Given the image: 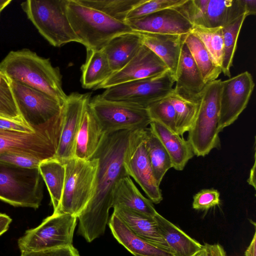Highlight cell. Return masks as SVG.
<instances>
[{
    "instance_id": "cell-36",
    "label": "cell",
    "mask_w": 256,
    "mask_h": 256,
    "mask_svg": "<svg viewBox=\"0 0 256 256\" xmlns=\"http://www.w3.org/2000/svg\"><path fill=\"white\" fill-rule=\"evenodd\" d=\"M0 118L24 122L17 108L10 86V80L1 72H0Z\"/></svg>"
},
{
    "instance_id": "cell-1",
    "label": "cell",
    "mask_w": 256,
    "mask_h": 256,
    "mask_svg": "<svg viewBox=\"0 0 256 256\" xmlns=\"http://www.w3.org/2000/svg\"><path fill=\"white\" fill-rule=\"evenodd\" d=\"M132 131L105 133L92 156L98 160L95 192L77 218L78 234L87 242H90L104 234L108 222L109 210L112 208L115 186L119 180L129 176L124 160Z\"/></svg>"
},
{
    "instance_id": "cell-31",
    "label": "cell",
    "mask_w": 256,
    "mask_h": 256,
    "mask_svg": "<svg viewBox=\"0 0 256 256\" xmlns=\"http://www.w3.org/2000/svg\"><path fill=\"white\" fill-rule=\"evenodd\" d=\"M145 146L154 178L160 186L166 172L172 168L170 157L160 140L150 128H145Z\"/></svg>"
},
{
    "instance_id": "cell-8",
    "label": "cell",
    "mask_w": 256,
    "mask_h": 256,
    "mask_svg": "<svg viewBox=\"0 0 256 256\" xmlns=\"http://www.w3.org/2000/svg\"><path fill=\"white\" fill-rule=\"evenodd\" d=\"M38 168L19 167L0 161V200L14 207L38 208L43 198Z\"/></svg>"
},
{
    "instance_id": "cell-12",
    "label": "cell",
    "mask_w": 256,
    "mask_h": 256,
    "mask_svg": "<svg viewBox=\"0 0 256 256\" xmlns=\"http://www.w3.org/2000/svg\"><path fill=\"white\" fill-rule=\"evenodd\" d=\"M177 8L194 27L222 28L246 14L242 0H186Z\"/></svg>"
},
{
    "instance_id": "cell-48",
    "label": "cell",
    "mask_w": 256,
    "mask_h": 256,
    "mask_svg": "<svg viewBox=\"0 0 256 256\" xmlns=\"http://www.w3.org/2000/svg\"><path fill=\"white\" fill-rule=\"evenodd\" d=\"M12 2L11 0H0V12Z\"/></svg>"
},
{
    "instance_id": "cell-20",
    "label": "cell",
    "mask_w": 256,
    "mask_h": 256,
    "mask_svg": "<svg viewBox=\"0 0 256 256\" xmlns=\"http://www.w3.org/2000/svg\"><path fill=\"white\" fill-rule=\"evenodd\" d=\"M108 224L117 241L134 256H174L136 234L114 212Z\"/></svg>"
},
{
    "instance_id": "cell-32",
    "label": "cell",
    "mask_w": 256,
    "mask_h": 256,
    "mask_svg": "<svg viewBox=\"0 0 256 256\" xmlns=\"http://www.w3.org/2000/svg\"><path fill=\"white\" fill-rule=\"evenodd\" d=\"M244 14L222 28L223 38V55L221 66L222 72L230 78V68L232 65L238 36L243 23L247 17Z\"/></svg>"
},
{
    "instance_id": "cell-29",
    "label": "cell",
    "mask_w": 256,
    "mask_h": 256,
    "mask_svg": "<svg viewBox=\"0 0 256 256\" xmlns=\"http://www.w3.org/2000/svg\"><path fill=\"white\" fill-rule=\"evenodd\" d=\"M38 170L49 192L54 212L60 206L64 187V164L54 158L42 161Z\"/></svg>"
},
{
    "instance_id": "cell-19",
    "label": "cell",
    "mask_w": 256,
    "mask_h": 256,
    "mask_svg": "<svg viewBox=\"0 0 256 256\" xmlns=\"http://www.w3.org/2000/svg\"><path fill=\"white\" fill-rule=\"evenodd\" d=\"M174 92L179 96L198 102L206 84L190 50L184 42L175 75Z\"/></svg>"
},
{
    "instance_id": "cell-22",
    "label": "cell",
    "mask_w": 256,
    "mask_h": 256,
    "mask_svg": "<svg viewBox=\"0 0 256 256\" xmlns=\"http://www.w3.org/2000/svg\"><path fill=\"white\" fill-rule=\"evenodd\" d=\"M140 33L142 44L162 60L174 78L186 34Z\"/></svg>"
},
{
    "instance_id": "cell-7",
    "label": "cell",
    "mask_w": 256,
    "mask_h": 256,
    "mask_svg": "<svg viewBox=\"0 0 256 256\" xmlns=\"http://www.w3.org/2000/svg\"><path fill=\"white\" fill-rule=\"evenodd\" d=\"M68 0H28L20 4L28 18L52 46L60 47L70 42L80 43L67 14Z\"/></svg>"
},
{
    "instance_id": "cell-39",
    "label": "cell",
    "mask_w": 256,
    "mask_h": 256,
    "mask_svg": "<svg viewBox=\"0 0 256 256\" xmlns=\"http://www.w3.org/2000/svg\"><path fill=\"white\" fill-rule=\"evenodd\" d=\"M220 194L216 189H204L193 198L192 208L196 210H208L220 204Z\"/></svg>"
},
{
    "instance_id": "cell-33",
    "label": "cell",
    "mask_w": 256,
    "mask_h": 256,
    "mask_svg": "<svg viewBox=\"0 0 256 256\" xmlns=\"http://www.w3.org/2000/svg\"><path fill=\"white\" fill-rule=\"evenodd\" d=\"M144 0H76L116 20L126 22L129 12Z\"/></svg>"
},
{
    "instance_id": "cell-49",
    "label": "cell",
    "mask_w": 256,
    "mask_h": 256,
    "mask_svg": "<svg viewBox=\"0 0 256 256\" xmlns=\"http://www.w3.org/2000/svg\"><path fill=\"white\" fill-rule=\"evenodd\" d=\"M192 256H206V252L204 246H203L202 249L196 252Z\"/></svg>"
},
{
    "instance_id": "cell-23",
    "label": "cell",
    "mask_w": 256,
    "mask_h": 256,
    "mask_svg": "<svg viewBox=\"0 0 256 256\" xmlns=\"http://www.w3.org/2000/svg\"><path fill=\"white\" fill-rule=\"evenodd\" d=\"M143 45L140 32L132 31L113 38L102 50L113 73L128 64Z\"/></svg>"
},
{
    "instance_id": "cell-16",
    "label": "cell",
    "mask_w": 256,
    "mask_h": 256,
    "mask_svg": "<svg viewBox=\"0 0 256 256\" xmlns=\"http://www.w3.org/2000/svg\"><path fill=\"white\" fill-rule=\"evenodd\" d=\"M91 93L72 92L67 96L64 105V122L56 154L54 157L63 162L74 156L77 134L82 114L90 100Z\"/></svg>"
},
{
    "instance_id": "cell-27",
    "label": "cell",
    "mask_w": 256,
    "mask_h": 256,
    "mask_svg": "<svg viewBox=\"0 0 256 256\" xmlns=\"http://www.w3.org/2000/svg\"><path fill=\"white\" fill-rule=\"evenodd\" d=\"M160 232L174 256H192L204 245L194 240L158 212L154 216Z\"/></svg>"
},
{
    "instance_id": "cell-15",
    "label": "cell",
    "mask_w": 256,
    "mask_h": 256,
    "mask_svg": "<svg viewBox=\"0 0 256 256\" xmlns=\"http://www.w3.org/2000/svg\"><path fill=\"white\" fill-rule=\"evenodd\" d=\"M254 87L252 76L247 71L222 82L220 132L233 124L246 108Z\"/></svg>"
},
{
    "instance_id": "cell-38",
    "label": "cell",
    "mask_w": 256,
    "mask_h": 256,
    "mask_svg": "<svg viewBox=\"0 0 256 256\" xmlns=\"http://www.w3.org/2000/svg\"><path fill=\"white\" fill-rule=\"evenodd\" d=\"M186 0H144L128 14L126 20L136 19L156 12L176 8Z\"/></svg>"
},
{
    "instance_id": "cell-34",
    "label": "cell",
    "mask_w": 256,
    "mask_h": 256,
    "mask_svg": "<svg viewBox=\"0 0 256 256\" xmlns=\"http://www.w3.org/2000/svg\"><path fill=\"white\" fill-rule=\"evenodd\" d=\"M168 98L174 109L176 132L182 136L189 131L194 123L198 109V102L185 98L174 91Z\"/></svg>"
},
{
    "instance_id": "cell-18",
    "label": "cell",
    "mask_w": 256,
    "mask_h": 256,
    "mask_svg": "<svg viewBox=\"0 0 256 256\" xmlns=\"http://www.w3.org/2000/svg\"><path fill=\"white\" fill-rule=\"evenodd\" d=\"M126 22L132 31L139 32L183 35L191 32L194 28L177 7L158 10Z\"/></svg>"
},
{
    "instance_id": "cell-24",
    "label": "cell",
    "mask_w": 256,
    "mask_h": 256,
    "mask_svg": "<svg viewBox=\"0 0 256 256\" xmlns=\"http://www.w3.org/2000/svg\"><path fill=\"white\" fill-rule=\"evenodd\" d=\"M150 125V128L168 153L172 168L179 171L183 170L188 162L194 156L190 142L158 122L152 121Z\"/></svg>"
},
{
    "instance_id": "cell-44",
    "label": "cell",
    "mask_w": 256,
    "mask_h": 256,
    "mask_svg": "<svg viewBox=\"0 0 256 256\" xmlns=\"http://www.w3.org/2000/svg\"><path fill=\"white\" fill-rule=\"evenodd\" d=\"M12 219L6 214L0 213V236L8 229Z\"/></svg>"
},
{
    "instance_id": "cell-35",
    "label": "cell",
    "mask_w": 256,
    "mask_h": 256,
    "mask_svg": "<svg viewBox=\"0 0 256 256\" xmlns=\"http://www.w3.org/2000/svg\"><path fill=\"white\" fill-rule=\"evenodd\" d=\"M222 28L194 27L191 32L204 44L216 64L221 68L223 55Z\"/></svg>"
},
{
    "instance_id": "cell-40",
    "label": "cell",
    "mask_w": 256,
    "mask_h": 256,
    "mask_svg": "<svg viewBox=\"0 0 256 256\" xmlns=\"http://www.w3.org/2000/svg\"><path fill=\"white\" fill-rule=\"evenodd\" d=\"M0 161L28 168H38L42 162L33 157L8 152L0 153Z\"/></svg>"
},
{
    "instance_id": "cell-37",
    "label": "cell",
    "mask_w": 256,
    "mask_h": 256,
    "mask_svg": "<svg viewBox=\"0 0 256 256\" xmlns=\"http://www.w3.org/2000/svg\"><path fill=\"white\" fill-rule=\"evenodd\" d=\"M168 96L151 104L147 110L152 121L158 122L176 132V113Z\"/></svg>"
},
{
    "instance_id": "cell-2",
    "label": "cell",
    "mask_w": 256,
    "mask_h": 256,
    "mask_svg": "<svg viewBox=\"0 0 256 256\" xmlns=\"http://www.w3.org/2000/svg\"><path fill=\"white\" fill-rule=\"evenodd\" d=\"M0 72L12 81L42 92L64 104L67 95L62 76L50 59L28 48L10 51L0 62Z\"/></svg>"
},
{
    "instance_id": "cell-30",
    "label": "cell",
    "mask_w": 256,
    "mask_h": 256,
    "mask_svg": "<svg viewBox=\"0 0 256 256\" xmlns=\"http://www.w3.org/2000/svg\"><path fill=\"white\" fill-rule=\"evenodd\" d=\"M184 42L197 66L204 82L208 84L217 80L222 72L214 62L202 41L191 32L186 34Z\"/></svg>"
},
{
    "instance_id": "cell-17",
    "label": "cell",
    "mask_w": 256,
    "mask_h": 256,
    "mask_svg": "<svg viewBox=\"0 0 256 256\" xmlns=\"http://www.w3.org/2000/svg\"><path fill=\"white\" fill-rule=\"evenodd\" d=\"M168 70L162 60L143 44L128 64L120 70L112 73L94 90L106 89L118 84L154 76Z\"/></svg>"
},
{
    "instance_id": "cell-13",
    "label": "cell",
    "mask_w": 256,
    "mask_h": 256,
    "mask_svg": "<svg viewBox=\"0 0 256 256\" xmlns=\"http://www.w3.org/2000/svg\"><path fill=\"white\" fill-rule=\"evenodd\" d=\"M10 86L22 118L32 128L62 116L64 104L20 83L10 80Z\"/></svg>"
},
{
    "instance_id": "cell-50",
    "label": "cell",
    "mask_w": 256,
    "mask_h": 256,
    "mask_svg": "<svg viewBox=\"0 0 256 256\" xmlns=\"http://www.w3.org/2000/svg\"></svg>"
},
{
    "instance_id": "cell-41",
    "label": "cell",
    "mask_w": 256,
    "mask_h": 256,
    "mask_svg": "<svg viewBox=\"0 0 256 256\" xmlns=\"http://www.w3.org/2000/svg\"><path fill=\"white\" fill-rule=\"evenodd\" d=\"M20 256H80L78 250L72 245L40 250L21 252Z\"/></svg>"
},
{
    "instance_id": "cell-45",
    "label": "cell",
    "mask_w": 256,
    "mask_h": 256,
    "mask_svg": "<svg viewBox=\"0 0 256 256\" xmlns=\"http://www.w3.org/2000/svg\"><path fill=\"white\" fill-rule=\"evenodd\" d=\"M247 16L255 15L256 13V0H242Z\"/></svg>"
},
{
    "instance_id": "cell-4",
    "label": "cell",
    "mask_w": 256,
    "mask_h": 256,
    "mask_svg": "<svg viewBox=\"0 0 256 256\" xmlns=\"http://www.w3.org/2000/svg\"><path fill=\"white\" fill-rule=\"evenodd\" d=\"M222 82L216 80L208 84L198 100L197 113L188 140L197 156H204L220 145L218 126Z\"/></svg>"
},
{
    "instance_id": "cell-6",
    "label": "cell",
    "mask_w": 256,
    "mask_h": 256,
    "mask_svg": "<svg viewBox=\"0 0 256 256\" xmlns=\"http://www.w3.org/2000/svg\"><path fill=\"white\" fill-rule=\"evenodd\" d=\"M63 122L64 108L61 117L34 127L32 132L0 129V153L22 154L42 161L52 158L58 147Z\"/></svg>"
},
{
    "instance_id": "cell-9",
    "label": "cell",
    "mask_w": 256,
    "mask_h": 256,
    "mask_svg": "<svg viewBox=\"0 0 256 256\" xmlns=\"http://www.w3.org/2000/svg\"><path fill=\"white\" fill-rule=\"evenodd\" d=\"M175 79L170 72L150 78L118 84L106 89L100 94L104 100L147 108L166 98L174 91Z\"/></svg>"
},
{
    "instance_id": "cell-5",
    "label": "cell",
    "mask_w": 256,
    "mask_h": 256,
    "mask_svg": "<svg viewBox=\"0 0 256 256\" xmlns=\"http://www.w3.org/2000/svg\"><path fill=\"white\" fill-rule=\"evenodd\" d=\"M62 163L65 168L63 192L58 208L53 214H68L78 218L95 192L98 160L73 158Z\"/></svg>"
},
{
    "instance_id": "cell-25",
    "label": "cell",
    "mask_w": 256,
    "mask_h": 256,
    "mask_svg": "<svg viewBox=\"0 0 256 256\" xmlns=\"http://www.w3.org/2000/svg\"><path fill=\"white\" fill-rule=\"evenodd\" d=\"M113 208V212L121 218L136 234L170 252L168 246L160 232L154 217L144 215L123 206H118Z\"/></svg>"
},
{
    "instance_id": "cell-46",
    "label": "cell",
    "mask_w": 256,
    "mask_h": 256,
    "mask_svg": "<svg viewBox=\"0 0 256 256\" xmlns=\"http://www.w3.org/2000/svg\"><path fill=\"white\" fill-rule=\"evenodd\" d=\"M244 256H256V232L255 230L252 241L244 252Z\"/></svg>"
},
{
    "instance_id": "cell-21",
    "label": "cell",
    "mask_w": 256,
    "mask_h": 256,
    "mask_svg": "<svg viewBox=\"0 0 256 256\" xmlns=\"http://www.w3.org/2000/svg\"><path fill=\"white\" fill-rule=\"evenodd\" d=\"M88 104L84 111L74 149V158L84 160L92 158L105 134Z\"/></svg>"
},
{
    "instance_id": "cell-47",
    "label": "cell",
    "mask_w": 256,
    "mask_h": 256,
    "mask_svg": "<svg viewBox=\"0 0 256 256\" xmlns=\"http://www.w3.org/2000/svg\"><path fill=\"white\" fill-rule=\"evenodd\" d=\"M254 164L250 169L249 177L248 179V184L253 186L254 190L256 189V154H254Z\"/></svg>"
},
{
    "instance_id": "cell-43",
    "label": "cell",
    "mask_w": 256,
    "mask_h": 256,
    "mask_svg": "<svg viewBox=\"0 0 256 256\" xmlns=\"http://www.w3.org/2000/svg\"><path fill=\"white\" fill-rule=\"evenodd\" d=\"M206 256H227L224 248L220 244H208L204 245Z\"/></svg>"
},
{
    "instance_id": "cell-26",
    "label": "cell",
    "mask_w": 256,
    "mask_h": 256,
    "mask_svg": "<svg viewBox=\"0 0 256 256\" xmlns=\"http://www.w3.org/2000/svg\"><path fill=\"white\" fill-rule=\"evenodd\" d=\"M118 206L151 217L158 213L152 202L142 195L129 176L119 180L114 188L112 208Z\"/></svg>"
},
{
    "instance_id": "cell-28",
    "label": "cell",
    "mask_w": 256,
    "mask_h": 256,
    "mask_svg": "<svg viewBox=\"0 0 256 256\" xmlns=\"http://www.w3.org/2000/svg\"><path fill=\"white\" fill-rule=\"evenodd\" d=\"M80 82L84 88H94L113 73L104 52L86 49V57L81 66Z\"/></svg>"
},
{
    "instance_id": "cell-42",
    "label": "cell",
    "mask_w": 256,
    "mask_h": 256,
    "mask_svg": "<svg viewBox=\"0 0 256 256\" xmlns=\"http://www.w3.org/2000/svg\"><path fill=\"white\" fill-rule=\"evenodd\" d=\"M0 129L13 132H32L36 128H32L24 122L0 118Z\"/></svg>"
},
{
    "instance_id": "cell-3",
    "label": "cell",
    "mask_w": 256,
    "mask_h": 256,
    "mask_svg": "<svg viewBox=\"0 0 256 256\" xmlns=\"http://www.w3.org/2000/svg\"><path fill=\"white\" fill-rule=\"evenodd\" d=\"M66 9L72 30L86 49L101 50L113 38L132 31L126 22L113 19L76 0H68Z\"/></svg>"
},
{
    "instance_id": "cell-11",
    "label": "cell",
    "mask_w": 256,
    "mask_h": 256,
    "mask_svg": "<svg viewBox=\"0 0 256 256\" xmlns=\"http://www.w3.org/2000/svg\"><path fill=\"white\" fill-rule=\"evenodd\" d=\"M88 104L104 133L144 129L152 122L147 108L106 100L100 94L90 98Z\"/></svg>"
},
{
    "instance_id": "cell-14",
    "label": "cell",
    "mask_w": 256,
    "mask_h": 256,
    "mask_svg": "<svg viewBox=\"0 0 256 256\" xmlns=\"http://www.w3.org/2000/svg\"><path fill=\"white\" fill-rule=\"evenodd\" d=\"M145 128L132 132L124 164L128 175L134 178L150 200L158 204L162 200V196L145 146Z\"/></svg>"
},
{
    "instance_id": "cell-10",
    "label": "cell",
    "mask_w": 256,
    "mask_h": 256,
    "mask_svg": "<svg viewBox=\"0 0 256 256\" xmlns=\"http://www.w3.org/2000/svg\"><path fill=\"white\" fill-rule=\"evenodd\" d=\"M77 218L52 214L36 228L28 230L18 240L20 252L40 250L72 245Z\"/></svg>"
}]
</instances>
